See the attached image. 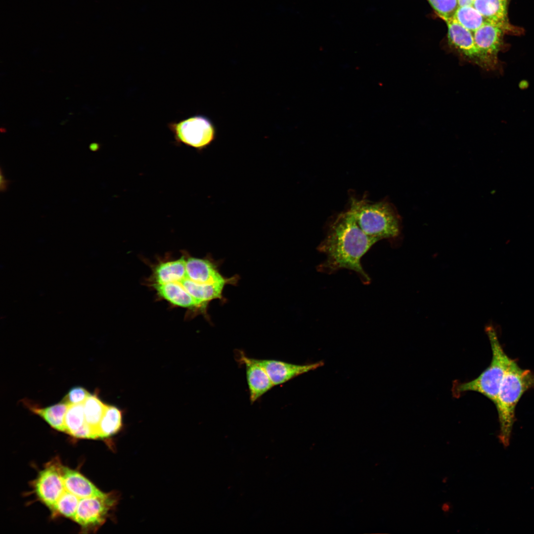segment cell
<instances>
[{
	"mask_svg": "<svg viewBox=\"0 0 534 534\" xmlns=\"http://www.w3.org/2000/svg\"><path fill=\"white\" fill-rule=\"evenodd\" d=\"M378 241L363 231L349 210L342 212L330 223L318 246L326 259L318 266L317 270L332 273L343 268L350 269L368 284L371 279L362 267L361 259Z\"/></svg>",
	"mask_w": 534,
	"mask_h": 534,
	"instance_id": "1",
	"label": "cell"
},
{
	"mask_svg": "<svg viewBox=\"0 0 534 534\" xmlns=\"http://www.w3.org/2000/svg\"><path fill=\"white\" fill-rule=\"evenodd\" d=\"M151 285L158 296L171 305L206 313L207 306L215 299L222 300V292L229 282L197 283L186 274L185 256L160 262L154 268Z\"/></svg>",
	"mask_w": 534,
	"mask_h": 534,
	"instance_id": "2",
	"label": "cell"
},
{
	"mask_svg": "<svg viewBox=\"0 0 534 534\" xmlns=\"http://www.w3.org/2000/svg\"><path fill=\"white\" fill-rule=\"evenodd\" d=\"M534 389V372L521 368L511 359L502 380L494 405L500 426L499 439L505 447L509 445L515 423L517 404L528 391Z\"/></svg>",
	"mask_w": 534,
	"mask_h": 534,
	"instance_id": "3",
	"label": "cell"
},
{
	"mask_svg": "<svg viewBox=\"0 0 534 534\" xmlns=\"http://www.w3.org/2000/svg\"><path fill=\"white\" fill-rule=\"evenodd\" d=\"M348 210L360 228L371 237L392 240L401 233V218L395 206L388 201L371 202L352 198Z\"/></svg>",
	"mask_w": 534,
	"mask_h": 534,
	"instance_id": "4",
	"label": "cell"
},
{
	"mask_svg": "<svg viewBox=\"0 0 534 534\" xmlns=\"http://www.w3.org/2000/svg\"><path fill=\"white\" fill-rule=\"evenodd\" d=\"M492 353L489 365L475 379L464 382H455L452 392L459 397L468 392H475L485 396L494 404L503 376L512 358L506 354L499 341L498 333L492 324L485 327Z\"/></svg>",
	"mask_w": 534,
	"mask_h": 534,
	"instance_id": "5",
	"label": "cell"
},
{
	"mask_svg": "<svg viewBox=\"0 0 534 534\" xmlns=\"http://www.w3.org/2000/svg\"><path fill=\"white\" fill-rule=\"evenodd\" d=\"M167 126L177 143L199 150L208 146L216 137V131L214 124L209 118L202 115L172 122Z\"/></svg>",
	"mask_w": 534,
	"mask_h": 534,
	"instance_id": "6",
	"label": "cell"
},
{
	"mask_svg": "<svg viewBox=\"0 0 534 534\" xmlns=\"http://www.w3.org/2000/svg\"><path fill=\"white\" fill-rule=\"evenodd\" d=\"M508 28L507 25L486 21L473 33L478 54V66L488 70L496 69L503 34Z\"/></svg>",
	"mask_w": 534,
	"mask_h": 534,
	"instance_id": "7",
	"label": "cell"
},
{
	"mask_svg": "<svg viewBox=\"0 0 534 534\" xmlns=\"http://www.w3.org/2000/svg\"><path fill=\"white\" fill-rule=\"evenodd\" d=\"M117 502L118 496L114 492L81 498L73 520L85 530L98 529Z\"/></svg>",
	"mask_w": 534,
	"mask_h": 534,
	"instance_id": "8",
	"label": "cell"
},
{
	"mask_svg": "<svg viewBox=\"0 0 534 534\" xmlns=\"http://www.w3.org/2000/svg\"><path fill=\"white\" fill-rule=\"evenodd\" d=\"M39 498L51 510L65 489L62 477V466L59 462L49 463L40 472L34 483Z\"/></svg>",
	"mask_w": 534,
	"mask_h": 534,
	"instance_id": "9",
	"label": "cell"
},
{
	"mask_svg": "<svg viewBox=\"0 0 534 534\" xmlns=\"http://www.w3.org/2000/svg\"><path fill=\"white\" fill-rule=\"evenodd\" d=\"M235 356L237 361L245 368L250 400L254 403L274 385L257 359L248 357L244 352L239 350Z\"/></svg>",
	"mask_w": 534,
	"mask_h": 534,
	"instance_id": "10",
	"label": "cell"
},
{
	"mask_svg": "<svg viewBox=\"0 0 534 534\" xmlns=\"http://www.w3.org/2000/svg\"><path fill=\"white\" fill-rule=\"evenodd\" d=\"M448 42L464 60L478 65V54L473 33L458 22L453 17L446 19Z\"/></svg>",
	"mask_w": 534,
	"mask_h": 534,
	"instance_id": "11",
	"label": "cell"
},
{
	"mask_svg": "<svg viewBox=\"0 0 534 534\" xmlns=\"http://www.w3.org/2000/svg\"><path fill=\"white\" fill-rule=\"evenodd\" d=\"M274 386L281 385L295 377L319 367L322 361L305 365H299L275 359H259Z\"/></svg>",
	"mask_w": 534,
	"mask_h": 534,
	"instance_id": "12",
	"label": "cell"
},
{
	"mask_svg": "<svg viewBox=\"0 0 534 534\" xmlns=\"http://www.w3.org/2000/svg\"><path fill=\"white\" fill-rule=\"evenodd\" d=\"M62 477L65 490L80 499L104 493L79 472L63 466Z\"/></svg>",
	"mask_w": 534,
	"mask_h": 534,
	"instance_id": "13",
	"label": "cell"
},
{
	"mask_svg": "<svg viewBox=\"0 0 534 534\" xmlns=\"http://www.w3.org/2000/svg\"><path fill=\"white\" fill-rule=\"evenodd\" d=\"M508 0H474L472 6L486 21L508 26Z\"/></svg>",
	"mask_w": 534,
	"mask_h": 534,
	"instance_id": "14",
	"label": "cell"
},
{
	"mask_svg": "<svg viewBox=\"0 0 534 534\" xmlns=\"http://www.w3.org/2000/svg\"><path fill=\"white\" fill-rule=\"evenodd\" d=\"M122 411L115 406L107 405L98 427V438H105L117 433L122 427Z\"/></svg>",
	"mask_w": 534,
	"mask_h": 534,
	"instance_id": "15",
	"label": "cell"
},
{
	"mask_svg": "<svg viewBox=\"0 0 534 534\" xmlns=\"http://www.w3.org/2000/svg\"><path fill=\"white\" fill-rule=\"evenodd\" d=\"M69 405L62 401L44 408L32 407L31 410L43 418L52 428L64 432V418Z\"/></svg>",
	"mask_w": 534,
	"mask_h": 534,
	"instance_id": "16",
	"label": "cell"
},
{
	"mask_svg": "<svg viewBox=\"0 0 534 534\" xmlns=\"http://www.w3.org/2000/svg\"><path fill=\"white\" fill-rule=\"evenodd\" d=\"M86 423L98 436V427L106 407V404L95 395L90 394L83 402Z\"/></svg>",
	"mask_w": 534,
	"mask_h": 534,
	"instance_id": "17",
	"label": "cell"
},
{
	"mask_svg": "<svg viewBox=\"0 0 534 534\" xmlns=\"http://www.w3.org/2000/svg\"><path fill=\"white\" fill-rule=\"evenodd\" d=\"M453 18L473 33L486 21L472 5L459 6Z\"/></svg>",
	"mask_w": 534,
	"mask_h": 534,
	"instance_id": "18",
	"label": "cell"
},
{
	"mask_svg": "<svg viewBox=\"0 0 534 534\" xmlns=\"http://www.w3.org/2000/svg\"><path fill=\"white\" fill-rule=\"evenodd\" d=\"M86 423L83 403L69 404L64 418V432L74 436Z\"/></svg>",
	"mask_w": 534,
	"mask_h": 534,
	"instance_id": "19",
	"label": "cell"
},
{
	"mask_svg": "<svg viewBox=\"0 0 534 534\" xmlns=\"http://www.w3.org/2000/svg\"><path fill=\"white\" fill-rule=\"evenodd\" d=\"M80 498L65 490L54 505L52 511L74 520Z\"/></svg>",
	"mask_w": 534,
	"mask_h": 534,
	"instance_id": "20",
	"label": "cell"
},
{
	"mask_svg": "<svg viewBox=\"0 0 534 534\" xmlns=\"http://www.w3.org/2000/svg\"><path fill=\"white\" fill-rule=\"evenodd\" d=\"M438 15L444 20L453 17L459 7L457 0H428Z\"/></svg>",
	"mask_w": 534,
	"mask_h": 534,
	"instance_id": "21",
	"label": "cell"
},
{
	"mask_svg": "<svg viewBox=\"0 0 534 534\" xmlns=\"http://www.w3.org/2000/svg\"><path fill=\"white\" fill-rule=\"evenodd\" d=\"M90 394L85 388L75 387L70 389L63 398L62 401L68 404L83 403Z\"/></svg>",
	"mask_w": 534,
	"mask_h": 534,
	"instance_id": "22",
	"label": "cell"
},
{
	"mask_svg": "<svg viewBox=\"0 0 534 534\" xmlns=\"http://www.w3.org/2000/svg\"><path fill=\"white\" fill-rule=\"evenodd\" d=\"M0 190L1 192H4L7 190L11 181L6 179L1 168L0 169Z\"/></svg>",
	"mask_w": 534,
	"mask_h": 534,
	"instance_id": "23",
	"label": "cell"
},
{
	"mask_svg": "<svg viewBox=\"0 0 534 534\" xmlns=\"http://www.w3.org/2000/svg\"><path fill=\"white\" fill-rule=\"evenodd\" d=\"M474 0H457L459 6L472 5Z\"/></svg>",
	"mask_w": 534,
	"mask_h": 534,
	"instance_id": "24",
	"label": "cell"
},
{
	"mask_svg": "<svg viewBox=\"0 0 534 534\" xmlns=\"http://www.w3.org/2000/svg\"><path fill=\"white\" fill-rule=\"evenodd\" d=\"M89 148L92 151H96L99 149V145L95 142L92 143L90 144Z\"/></svg>",
	"mask_w": 534,
	"mask_h": 534,
	"instance_id": "25",
	"label": "cell"
},
{
	"mask_svg": "<svg viewBox=\"0 0 534 534\" xmlns=\"http://www.w3.org/2000/svg\"><path fill=\"white\" fill-rule=\"evenodd\" d=\"M442 508L444 511H448L449 509V506L448 505V504L445 503L443 505Z\"/></svg>",
	"mask_w": 534,
	"mask_h": 534,
	"instance_id": "26",
	"label": "cell"
}]
</instances>
